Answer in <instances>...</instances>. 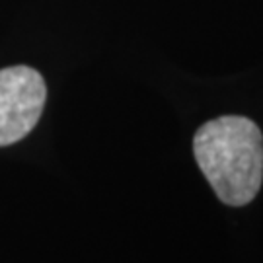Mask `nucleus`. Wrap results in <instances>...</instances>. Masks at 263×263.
Masks as SVG:
<instances>
[{
	"mask_svg": "<svg viewBox=\"0 0 263 263\" xmlns=\"http://www.w3.org/2000/svg\"><path fill=\"white\" fill-rule=\"evenodd\" d=\"M193 154L220 203L246 207L263 183V133L250 117L220 115L193 137Z\"/></svg>",
	"mask_w": 263,
	"mask_h": 263,
	"instance_id": "obj_1",
	"label": "nucleus"
},
{
	"mask_svg": "<svg viewBox=\"0 0 263 263\" xmlns=\"http://www.w3.org/2000/svg\"><path fill=\"white\" fill-rule=\"evenodd\" d=\"M47 100L43 76L31 66L0 70V146L22 141L37 125Z\"/></svg>",
	"mask_w": 263,
	"mask_h": 263,
	"instance_id": "obj_2",
	"label": "nucleus"
}]
</instances>
